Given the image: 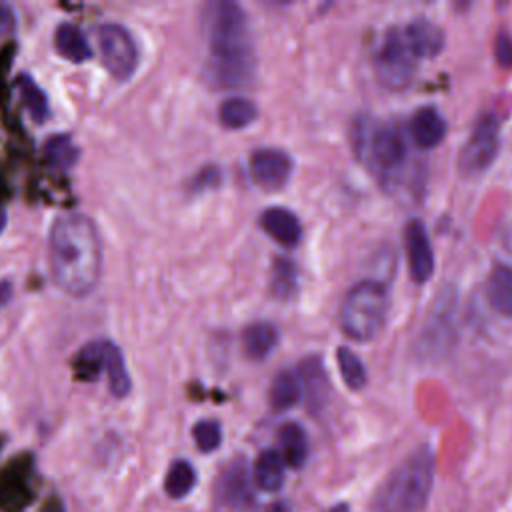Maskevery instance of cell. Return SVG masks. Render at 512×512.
<instances>
[{
  "label": "cell",
  "mask_w": 512,
  "mask_h": 512,
  "mask_svg": "<svg viewBox=\"0 0 512 512\" xmlns=\"http://www.w3.org/2000/svg\"><path fill=\"white\" fill-rule=\"evenodd\" d=\"M4 226H6V214H4V210H0V232L4 230Z\"/></svg>",
  "instance_id": "obj_32"
},
{
  "label": "cell",
  "mask_w": 512,
  "mask_h": 512,
  "mask_svg": "<svg viewBox=\"0 0 512 512\" xmlns=\"http://www.w3.org/2000/svg\"><path fill=\"white\" fill-rule=\"evenodd\" d=\"M296 288V268L290 260L278 258L272 268V290L278 298H290Z\"/></svg>",
  "instance_id": "obj_27"
},
{
  "label": "cell",
  "mask_w": 512,
  "mask_h": 512,
  "mask_svg": "<svg viewBox=\"0 0 512 512\" xmlns=\"http://www.w3.org/2000/svg\"><path fill=\"white\" fill-rule=\"evenodd\" d=\"M102 348V372L108 376V388L116 398H124L130 392V376L124 364L120 348L110 340H100Z\"/></svg>",
  "instance_id": "obj_15"
},
{
  "label": "cell",
  "mask_w": 512,
  "mask_h": 512,
  "mask_svg": "<svg viewBox=\"0 0 512 512\" xmlns=\"http://www.w3.org/2000/svg\"><path fill=\"white\" fill-rule=\"evenodd\" d=\"M18 92L22 98L24 108L28 110L30 118L38 124L46 122L50 116V108H48V98L44 96V92L40 90V86L28 76V74H20L18 76Z\"/></svg>",
  "instance_id": "obj_23"
},
{
  "label": "cell",
  "mask_w": 512,
  "mask_h": 512,
  "mask_svg": "<svg viewBox=\"0 0 512 512\" xmlns=\"http://www.w3.org/2000/svg\"><path fill=\"white\" fill-rule=\"evenodd\" d=\"M410 134L416 146L432 148L446 134V122L436 108H420L410 120Z\"/></svg>",
  "instance_id": "obj_14"
},
{
  "label": "cell",
  "mask_w": 512,
  "mask_h": 512,
  "mask_svg": "<svg viewBox=\"0 0 512 512\" xmlns=\"http://www.w3.org/2000/svg\"><path fill=\"white\" fill-rule=\"evenodd\" d=\"M194 442L198 446V450L202 452H212L220 446L222 440V432H220V424L216 420H200L194 430H192Z\"/></svg>",
  "instance_id": "obj_28"
},
{
  "label": "cell",
  "mask_w": 512,
  "mask_h": 512,
  "mask_svg": "<svg viewBox=\"0 0 512 512\" xmlns=\"http://www.w3.org/2000/svg\"><path fill=\"white\" fill-rule=\"evenodd\" d=\"M336 358H338V366L344 382L354 390L362 388L366 384V370L362 360L350 348H344V346L338 348Z\"/></svg>",
  "instance_id": "obj_26"
},
{
  "label": "cell",
  "mask_w": 512,
  "mask_h": 512,
  "mask_svg": "<svg viewBox=\"0 0 512 512\" xmlns=\"http://www.w3.org/2000/svg\"><path fill=\"white\" fill-rule=\"evenodd\" d=\"M44 158L50 166L58 168V170H68L76 164L78 160V148L76 144L70 140V136L66 134H56L50 136L44 142Z\"/></svg>",
  "instance_id": "obj_24"
},
{
  "label": "cell",
  "mask_w": 512,
  "mask_h": 512,
  "mask_svg": "<svg viewBox=\"0 0 512 512\" xmlns=\"http://www.w3.org/2000/svg\"><path fill=\"white\" fill-rule=\"evenodd\" d=\"M256 116H258L256 104L242 96L226 98L218 110V118H220L222 126H226L230 130H240V128L252 124L256 120Z\"/></svg>",
  "instance_id": "obj_21"
},
{
  "label": "cell",
  "mask_w": 512,
  "mask_h": 512,
  "mask_svg": "<svg viewBox=\"0 0 512 512\" xmlns=\"http://www.w3.org/2000/svg\"><path fill=\"white\" fill-rule=\"evenodd\" d=\"M388 298L380 282L364 280L356 284L344 298L340 308L342 330L360 342L372 340L386 318Z\"/></svg>",
  "instance_id": "obj_4"
},
{
  "label": "cell",
  "mask_w": 512,
  "mask_h": 512,
  "mask_svg": "<svg viewBox=\"0 0 512 512\" xmlns=\"http://www.w3.org/2000/svg\"><path fill=\"white\" fill-rule=\"evenodd\" d=\"M278 344V330L270 322H252L242 332V348L248 358L264 360Z\"/></svg>",
  "instance_id": "obj_17"
},
{
  "label": "cell",
  "mask_w": 512,
  "mask_h": 512,
  "mask_svg": "<svg viewBox=\"0 0 512 512\" xmlns=\"http://www.w3.org/2000/svg\"><path fill=\"white\" fill-rule=\"evenodd\" d=\"M284 458L278 450H264L252 466V480L264 492H276L284 484Z\"/></svg>",
  "instance_id": "obj_16"
},
{
  "label": "cell",
  "mask_w": 512,
  "mask_h": 512,
  "mask_svg": "<svg viewBox=\"0 0 512 512\" xmlns=\"http://www.w3.org/2000/svg\"><path fill=\"white\" fill-rule=\"evenodd\" d=\"M48 262L54 282L64 292L90 294L102 270V246L94 222L78 212L60 214L50 226Z\"/></svg>",
  "instance_id": "obj_1"
},
{
  "label": "cell",
  "mask_w": 512,
  "mask_h": 512,
  "mask_svg": "<svg viewBox=\"0 0 512 512\" xmlns=\"http://www.w3.org/2000/svg\"><path fill=\"white\" fill-rule=\"evenodd\" d=\"M260 228L280 246L294 248L302 238V226L294 212L282 206H272L262 212Z\"/></svg>",
  "instance_id": "obj_12"
},
{
  "label": "cell",
  "mask_w": 512,
  "mask_h": 512,
  "mask_svg": "<svg viewBox=\"0 0 512 512\" xmlns=\"http://www.w3.org/2000/svg\"><path fill=\"white\" fill-rule=\"evenodd\" d=\"M16 26V16L12 6L0 2V34H10Z\"/></svg>",
  "instance_id": "obj_30"
},
{
  "label": "cell",
  "mask_w": 512,
  "mask_h": 512,
  "mask_svg": "<svg viewBox=\"0 0 512 512\" xmlns=\"http://www.w3.org/2000/svg\"><path fill=\"white\" fill-rule=\"evenodd\" d=\"M414 52L410 50L404 32L390 30L382 42L376 58V70L380 80L390 88H402L414 74Z\"/></svg>",
  "instance_id": "obj_6"
},
{
  "label": "cell",
  "mask_w": 512,
  "mask_h": 512,
  "mask_svg": "<svg viewBox=\"0 0 512 512\" xmlns=\"http://www.w3.org/2000/svg\"><path fill=\"white\" fill-rule=\"evenodd\" d=\"M194 484H196V472H194L192 464L186 460H176L168 468V474L164 480V490L170 498H184L186 494H190Z\"/></svg>",
  "instance_id": "obj_25"
},
{
  "label": "cell",
  "mask_w": 512,
  "mask_h": 512,
  "mask_svg": "<svg viewBox=\"0 0 512 512\" xmlns=\"http://www.w3.org/2000/svg\"><path fill=\"white\" fill-rule=\"evenodd\" d=\"M252 478L250 472L246 468L244 462H232L220 476L218 484H216V492L218 498L224 506H228L230 510H246L252 500Z\"/></svg>",
  "instance_id": "obj_10"
},
{
  "label": "cell",
  "mask_w": 512,
  "mask_h": 512,
  "mask_svg": "<svg viewBox=\"0 0 512 512\" xmlns=\"http://www.w3.org/2000/svg\"><path fill=\"white\" fill-rule=\"evenodd\" d=\"M496 58L500 64L512 66V38L504 32L496 38Z\"/></svg>",
  "instance_id": "obj_29"
},
{
  "label": "cell",
  "mask_w": 512,
  "mask_h": 512,
  "mask_svg": "<svg viewBox=\"0 0 512 512\" xmlns=\"http://www.w3.org/2000/svg\"><path fill=\"white\" fill-rule=\"evenodd\" d=\"M302 396V380L300 374L292 370H282L274 376L270 384V406L278 412L288 410L298 404Z\"/></svg>",
  "instance_id": "obj_20"
},
{
  "label": "cell",
  "mask_w": 512,
  "mask_h": 512,
  "mask_svg": "<svg viewBox=\"0 0 512 512\" xmlns=\"http://www.w3.org/2000/svg\"><path fill=\"white\" fill-rule=\"evenodd\" d=\"M434 482V454L430 448L412 452L386 480L374 512H424Z\"/></svg>",
  "instance_id": "obj_3"
},
{
  "label": "cell",
  "mask_w": 512,
  "mask_h": 512,
  "mask_svg": "<svg viewBox=\"0 0 512 512\" xmlns=\"http://www.w3.org/2000/svg\"><path fill=\"white\" fill-rule=\"evenodd\" d=\"M498 152V122L492 116H484L460 154V168L466 174L482 172L490 166Z\"/></svg>",
  "instance_id": "obj_7"
},
{
  "label": "cell",
  "mask_w": 512,
  "mask_h": 512,
  "mask_svg": "<svg viewBox=\"0 0 512 512\" xmlns=\"http://www.w3.org/2000/svg\"><path fill=\"white\" fill-rule=\"evenodd\" d=\"M292 174V158L278 148H260L250 156V176L264 190L282 188Z\"/></svg>",
  "instance_id": "obj_8"
},
{
  "label": "cell",
  "mask_w": 512,
  "mask_h": 512,
  "mask_svg": "<svg viewBox=\"0 0 512 512\" xmlns=\"http://www.w3.org/2000/svg\"><path fill=\"white\" fill-rule=\"evenodd\" d=\"M96 40L106 70L116 80H128L138 66V50L130 32L120 24H102Z\"/></svg>",
  "instance_id": "obj_5"
},
{
  "label": "cell",
  "mask_w": 512,
  "mask_h": 512,
  "mask_svg": "<svg viewBox=\"0 0 512 512\" xmlns=\"http://www.w3.org/2000/svg\"><path fill=\"white\" fill-rule=\"evenodd\" d=\"M488 298L498 312L512 314V268L496 266L490 272Z\"/></svg>",
  "instance_id": "obj_22"
},
{
  "label": "cell",
  "mask_w": 512,
  "mask_h": 512,
  "mask_svg": "<svg viewBox=\"0 0 512 512\" xmlns=\"http://www.w3.org/2000/svg\"><path fill=\"white\" fill-rule=\"evenodd\" d=\"M54 46H56V52L70 62H84L92 56L88 40L82 34V30L68 22H64L56 28Z\"/></svg>",
  "instance_id": "obj_18"
},
{
  "label": "cell",
  "mask_w": 512,
  "mask_h": 512,
  "mask_svg": "<svg viewBox=\"0 0 512 512\" xmlns=\"http://www.w3.org/2000/svg\"><path fill=\"white\" fill-rule=\"evenodd\" d=\"M278 440L284 462L292 468H300L308 458V436L304 428L296 422H286L278 432Z\"/></svg>",
  "instance_id": "obj_19"
},
{
  "label": "cell",
  "mask_w": 512,
  "mask_h": 512,
  "mask_svg": "<svg viewBox=\"0 0 512 512\" xmlns=\"http://www.w3.org/2000/svg\"><path fill=\"white\" fill-rule=\"evenodd\" d=\"M328 512H350V508H348L346 504H336V506H332Z\"/></svg>",
  "instance_id": "obj_31"
},
{
  "label": "cell",
  "mask_w": 512,
  "mask_h": 512,
  "mask_svg": "<svg viewBox=\"0 0 512 512\" xmlns=\"http://www.w3.org/2000/svg\"><path fill=\"white\" fill-rule=\"evenodd\" d=\"M402 32H404V38L416 58L436 56L444 46L442 30L426 18L412 20Z\"/></svg>",
  "instance_id": "obj_13"
},
{
  "label": "cell",
  "mask_w": 512,
  "mask_h": 512,
  "mask_svg": "<svg viewBox=\"0 0 512 512\" xmlns=\"http://www.w3.org/2000/svg\"><path fill=\"white\" fill-rule=\"evenodd\" d=\"M406 240V256H408V268L416 282H426L432 276L434 270V256L432 246L426 234V228L420 220L408 222L404 230Z\"/></svg>",
  "instance_id": "obj_11"
},
{
  "label": "cell",
  "mask_w": 512,
  "mask_h": 512,
  "mask_svg": "<svg viewBox=\"0 0 512 512\" xmlns=\"http://www.w3.org/2000/svg\"><path fill=\"white\" fill-rule=\"evenodd\" d=\"M202 30L210 48L208 76L218 88L246 86L254 76V54L248 14L228 0L208 2Z\"/></svg>",
  "instance_id": "obj_2"
},
{
  "label": "cell",
  "mask_w": 512,
  "mask_h": 512,
  "mask_svg": "<svg viewBox=\"0 0 512 512\" xmlns=\"http://www.w3.org/2000/svg\"><path fill=\"white\" fill-rule=\"evenodd\" d=\"M366 152L374 166H380L384 170L396 168L406 154L404 138L398 128L386 124L380 128H374L366 138Z\"/></svg>",
  "instance_id": "obj_9"
}]
</instances>
